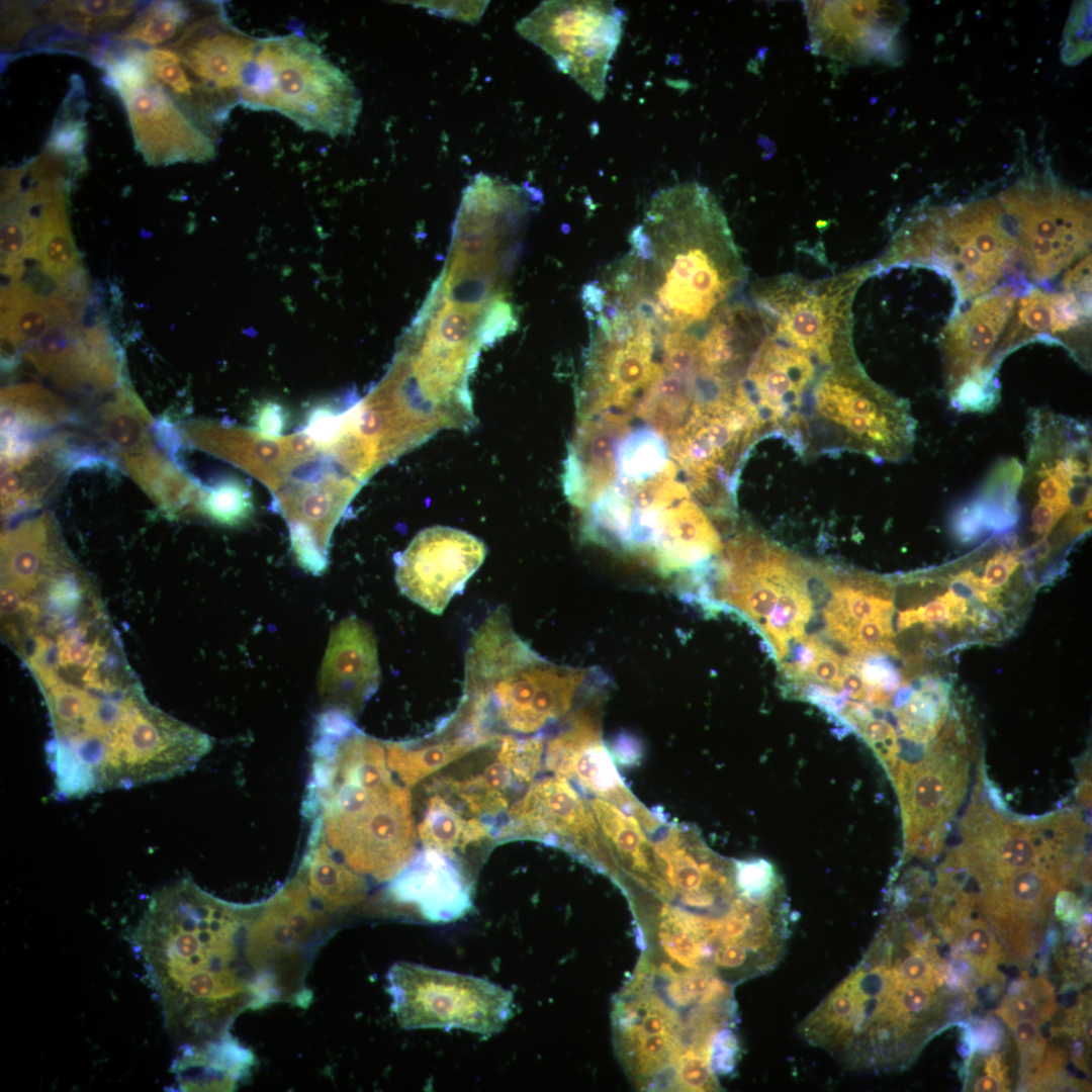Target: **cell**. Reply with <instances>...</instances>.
I'll return each mask as SVG.
<instances>
[{"label": "cell", "instance_id": "cell-1", "mask_svg": "<svg viewBox=\"0 0 1092 1092\" xmlns=\"http://www.w3.org/2000/svg\"><path fill=\"white\" fill-rule=\"evenodd\" d=\"M255 904H237L183 878L156 891L130 938L168 1033L182 1045L230 1034L258 1009L247 941Z\"/></svg>", "mask_w": 1092, "mask_h": 1092}, {"label": "cell", "instance_id": "cell-2", "mask_svg": "<svg viewBox=\"0 0 1092 1092\" xmlns=\"http://www.w3.org/2000/svg\"><path fill=\"white\" fill-rule=\"evenodd\" d=\"M40 690L53 725L47 762L60 800L165 781L211 749L208 735L152 705L128 668Z\"/></svg>", "mask_w": 1092, "mask_h": 1092}, {"label": "cell", "instance_id": "cell-3", "mask_svg": "<svg viewBox=\"0 0 1092 1092\" xmlns=\"http://www.w3.org/2000/svg\"><path fill=\"white\" fill-rule=\"evenodd\" d=\"M608 272L616 290L669 331L699 328L738 291L745 269L715 196L697 182L658 191Z\"/></svg>", "mask_w": 1092, "mask_h": 1092}, {"label": "cell", "instance_id": "cell-4", "mask_svg": "<svg viewBox=\"0 0 1092 1092\" xmlns=\"http://www.w3.org/2000/svg\"><path fill=\"white\" fill-rule=\"evenodd\" d=\"M315 738L321 833L355 873L391 881L415 856L417 837L411 795L393 780L385 743L352 722L334 724Z\"/></svg>", "mask_w": 1092, "mask_h": 1092}, {"label": "cell", "instance_id": "cell-5", "mask_svg": "<svg viewBox=\"0 0 1092 1092\" xmlns=\"http://www.w3.org/2000/svg\"><path fill=\"white\" fill-rule=\"evenodd\" d=\"M465 673V724L484 732L497 726L518 734L565 720L582 692L606 680L600 671L560 666L538 656L514 632L502 608L472 637Z\"/></svg>", "mask_w": 1092, "mask_h": 1092}, {"label": "cell", "instance_id": "cell-6", "mask_svg": "<svg viewBox=\"0 0 1092 1092\" xmlns=\"http://www.w3.org/2000/svg\"><path fill=\"white\" fill-rule=\"evenodd\" d=\"M238 99L245 107L277 111L303 129L332 138L352 133L362 108L351 79L296 31L259 38Z\"/></svg>", "mask_w": 1092, "mask_h": 1092}, {"label": "cell", "instance_id": "cell-7", "mask_svg": "<svg viewBox=\"0 0 1092 1092\" xmlns=\"http://www.w3.org/2000/svg\"><path fill=\"white\" fill-rule=\"evenodd\" d=\"M1091 452L1087 423L1042 408L1030 413L1018 500L1036 543L1050 546L1053 537L1054 550L1090 530Z\"/></svg>", "mask_w": 1092, "mask_h": 1092}, {"label": "cell", "instance_id": "cell-8", "mask_svg": "<svg viewBox=\"0 0 1092 1092\" xmlns=\"http://www.w3.org/2000/svg\"><path fill=\"white\" fill-rule=\"evenodd\" d=\"M915 427L909 404L874 382L853 358L821 372L806 411L802 446L900 462L913 450Z\"/></svg>", "mask_w": 1092, "mask_h": 1092}, {"label": "cell", "instance_id": "cell-9", "mask_svg": "<svg viewBox=\"0 0 1092 1092\" xmlns=\"http://www.w3.org/2000/svg\"><path fill=\"white\" fill-rule=\"evenodd\" d=\"M336 927V921L313 902L298 874L269 899L257 903L249 925L247 953L260 1008L274 1003L308 1006V971Z\"/></svg>", "mask_w": 1092, "mask_h": 1092}, {"label": "cell", "instance_id": "cell-10", "mask_svg": "<svg viewBox=\"0 0 1092 1092\" xmlns=\"http://www.w3.org/2000/svg\"><path fill=\"white\" fill-rule=\"evenodd\" d=\"M872 269L862 267L822 280L781 275L753 288L765 330L815 359L820 365L855 358L851 344V304Z\"/></svg>", "mask_w": 1092, "mask_h": 1092}, {"label": "cell", "instance_id": "cell-11", "mask_svg": "<svg viewBox=\"0 0 1092 1092\" xmlns=\"http://www.w3.org/2000/svg\"><path fill=\"white\" fill-rule=\"evenodd\" d=\"M391 1008L404 1029L462 1028L490 1036L511 1016L513 994L484 979L407 962L387 973Z\"/></svg>", "mask_w": 1092, "mask_h": 1092}, {"label": "cell", "instance_id": "cell-12", "mask_svg": "<svg viewBox=\"0 0 1092 1092\" xmlns=\"http://www.w3.org/2000/svg\"><path fill=\"white\" fill-rule=\"evenodd\" d=\"M624 12L612 1L541 2L516 25L593 99L606 93L610 62L620 43Z\"/></svg>", "mask_w": 1092, "mask_h": 1092}, {"label": "cell", "instance_id": "cell-13", "mask_svg": "<svg viewBox=\"0 0 1092 1092\" xmlns=\"http://www.w3.org/2000/svg\"><path fill=\"white\" fill-rule=\"evenodd\" d=\"M1077 814L1058 813L1040 820H1012L986 803H974L961 825V843L951 858L982 883L1033 866L1082 841Z\"/></svg>", "mask_w": 1092, "mask_h": 1092}, {"label": "cell", "instance_id": "cell-14", "mask_svg": "<svg viewBox=\"0 0 1092 1092\" xmlns=\"http://www.w3.org/2000/svg\"><path fill=\"white\" fill-rule=\"evenodd\" d=\"M947 729L922 759L900 763L893 774L900 798L906 852L927 857L941 848L946 828L968 783L965 747Z\"/></svg>", "mask_w": 1092, "mask_h": 1092}, {"label": "cell", "instance_id": "cell-15", "mask_svg": "<svg viewBox=\"0 0 1092 1092\" xmlns=\"http://www.w3.org/2000/svg\"><path fill=\"white\" fill-rule=\"evenodd\" d=\"M1013 303L1014 296L1007 291L979 297L944 331L945 388L951 406L959 412L986 413L997 404L995 372L1002 356L999 335Z\"/></svg>", "mask_w": 1092, "mask_h": 1092}, {"label": "cell", "instance_id": "cell-16", "mask_svg": "<svg viewBox=\"0 0 1092 1092\" xmlns=\"http://www.w3.org/2000/svg\"><path fill=\"white\" fill-rule=\"evenodd\" d=\"M259 38L234 27L221 8L194 15L169 47L202 94L215 121L239 103L244 72L255 58Z\"/></svg>", "mask_w": 1092, "mask_h": 1092}, {"label": "cell", "instance_id": "cell-17", "mask_svg": "<svg viewBox=\"0 0 1092 1092\" xmlns=\"http://www.w3.org/2000/svg\"><path fill=\"white\" fill-rule=\"evenodd\" d=\"M1016 191L1002 199L1021 242L1023 258L1036 278H1050L1078 257L1090 241V207L1054 190Z\"/></svg>", "mask_w": 1092, "mask_h": 1092}, {"label": "cell", "instance_id": "cell-18", "mask_svg": "<svg viewBox=\"0 0 1092 1092\" xmlns=\"http://www.w3.org/2000/svg\"><path fill=\"white\" fill-rule=\"evenodd\" d=\"M936 237L941 238L940 242L924 256L932 250L937 252V259L951 273L962 299L976 296L995 284L1016 247L1005 230L1000 208L993 201L974 204L946 219L941 235ZM931 244L935 243L913 249L900 264L912 263Z\"/></svg>", "mask_w": 1092, "mask_h": 1092}, {"label": "cell", "instance_id": "cell-19", "mask_svg": "<svg viewBox=\"0 0 1092 1092\" xmlns=\"http://www.w3.org/2000/svg\"><path fill=\"white\" fill-rule=\"evenodd\" d=\"M484 556L483 543L464 531L427 528L395 559V580L406 598L440 615L463 590Z\"/></svg>", "mask_w": 1092, "mask_h": 1092}, {"label": "cell", "instance_id": "cell-20", "mask_svg": "<svg viewBox=\"0 0 1092 1092\" xmlns=\"http://www.w3.org/2000/svg\"><path fill=\"white\" fill-rule=\"evenodd\" d=\"M819 365L794 346L765 336L743 382L768 433L777 430L801 443Z\"/></svg>", "mask_w": 1092, "mask_h": 1092}, {"label": "cell", "instance_id": "cell-21", "mask_svg": "<svg viewBox=\"0 0 1092 1092\" xmlns=\"http://www.w3.org/2000/svg\"><path fill=\"white\" fill-rule=\"evenodd\" d=\"M116 94L124 104L135 147L148 164L205 162L214 157L208 128L151 77Z\"/></svg>", "mask_w": 1092, "mask_h": 1092}, {"label": "cell", "instance_id": "cell-22", "mask_svg": "<svg viewBox=\"0 0 1092 1092\" xmlns=\"http://www.w3.org/2000/svg\"><path fill=\"white\" fill-rule=\"evenodd\" d=\"M13 17L2 20V39L33 50L80 47L129 22L145 6L136 1H53L14 4Z\"/></svg>", "mask_w": 1092, "mask_h": 1092}, {"label": "cell", "instance_id": "cell-23", "mask_svg": "<svg viewBox=\"0 0 1092 1092\" xmlns=\"http://www.w3.org/2000/svg\"><path fill=\"white\" fill-rule=\"evenodd\" d=\"M812 51L840 62L889 52L907 13L899 2L806 1Z\"/></svg>", "mask_w": 1092, "mask_h": 1092}, {"label": "cell", "instance_id": "cell-24", "mask_svg": "<svg viewBox=\"0 0 1092 1092\" xmlns=\"http://www.w3.org/2000/svg\"><path fill=\"white\" fill-rule=\"evenodd\" d=\"M508 817L502 836L555 837L609 871L616 870L589 804L564 778L555 776L535 782L512 806Z\"/></svg>", "mask_w": 1092, "mask_h": 1092}, {"label": "cell", "instance_id": "cell-25", "mask_svg": "<svg viewBox=\"0 0 1092 1092\" xmlns=\"http://www.w3.org/2000/svg\"><path fill=\"white\" fill-rule=\"evenodd\" d=\"M545 764L555 776L575 781L639 820L649 813L624 786L602 741L592 708H581L565 719V727L548 740Z\"/></svg>", "mask_w": 1092, "mask_h": 1092}, {"label": "cell", "instance_id": "cell-26", "mask_svg": "<svg viewBox=\"0 0 1092 1092\" xmlns=\"http://www.w3.org/2000/svg\"><path fill=\"white\" fill-rule=\"evenodd\" d=\"M380 682L373 631L356 616L342 620L331 632L322 661L317 691L327 710L356 717Z\"/></svg>", "mask_w": 1092, "mask_h": 1092}, {"label": "cell", "instance_id": "cell-27", "mask_svg": "<svg viewBox=\"0 0 1092 1092\" xmlns=\"http://www.w3.org/2000/svg\"><path fill=\"white\" fill-rule=\"evenodd\" d=\"M389 898L411 905L432 922H449L464 916L471 907L467 879L452 856L426 848L390 881Z\"/></svg>", "mask_w": 1092, "mask_h": 1092}, {"label": "cell", "instance_id": "cell-28", "mask_svg": "<svg viewBox=\"0 0 1092 1092\" xmlns=\"http://www.w3.org/2000/svg\"><path fill=\"white\" fill-rule=\"evenodd\" d=\"M821 574L832 593L823 616L826 632L834 640L846 646L859 623L892 617V595L886 582L872 575L836 572L826 565H822Z\"/></svg>", "mask_w": 1092, "mask_h": 1092}, {"label": "cell", "instance_id": "cell-29", "mask_svg": "<svg viewBox=\"0 0 1092 1092\" xmlns=\"http://www.w3.org/2000/svg\"><path fill=\"white\" fill-rule=\"evenodd\" d=\"M255 1064L254 1055L231 1034L182 1045L172 1071L182 1091H233Z\"/></svg>", "mask_w": 1092, "mask_h": 1092}, {"label": "cell", "instance_id": "cell-30", "mask_svg": "<svg viewBox=\"0 0 1092 1092\" xmlns=\"http://www.w3.org/2000/svg\"><path fill=\"white\" fill-rule=\"evenodd\" d=\"M589 806L610 852L615 853V862L619 860L623 870L649 891L659 897L670 898L654 847L640 821L633 814L600 797L592 800Z\"/></svg>", "mask_w": 1092, "mask_h": 1092}, {"label": "cell", "instance_id": "cell-31", "mask_svg": "<svg viewBox=\"0 0 1092 1092\" xmlns=\"http://www.w3.org/2000/svg\"><path fill=\"white\" fill-rule=\"evenodd\" d=\"M316 835L297 874L314 903L335 920L362 903L368 888L364 877L340 859L323 834Z\"/></svg>", "mask_w": 1092, "mask_h": 1092}, {"label": "cell", "instance_id": "cell-32", "mask_svg": "<svg viewBox=\"0 0 1092 1092\" xmlns=\"http://www.w3.org/2000/svg\"><path fill=\"white\" fill-rule=\"evenodd\" d=\"M506 735L497 739L494 760L474 776L445 782L447 792L474 816H496L511 809L517 789L528 786L515 768Z\"/></svg>", "mask_w": 1092, "mask_h": 1092}, {"label": "cell", "instance_id": "cell-33", "mask_svg": "<svg viewBox=\"0 0 1092 1092\" xmlns=\"http://www.w3.org/2000/svg\"><path fill=\"white\" fill-rule=\"evenodd\" d=\"M496 737L465 728L459 736L424 746L385 743L386 760L404 787L411 788L454 760L486 746Z\"/></svg>", "mask_w": 1092, "mask_h": 1092}, {"label": "cell", "instance_id": "cell-34", "mask_svg": "<svg viewBox=\"0 0 1092 1092\" xmlns=\"http://www.w3.org/2000/svg\"><path fill=\"white\" fill-rule=\"evenodd\" d=\"M812 569L813 564L805 561L801 569L782 586L778 601L761 628L769 639L774 655L780 661L788 654L790 640L803 636L805 624L812 615V600L807 590Z\"/></svg>", "mask_w": 1092, "mask_h": 1092}, {"label": "cell", "instance_id": "cell-35", "mask_svg": "<svg viewBox=\"0 0 1092 1092\" xmlns=\"http://www.w3.org/2000/svg\"><path fill=\"white\" fill-rule=\"evenodd\" d=\"M421 841L426 848L454 856L456 849H465L490 835L489 827L476 818L466 819L441 795L429 799L427 810L418 825Z\"/></svg>", "mask_w": 1092, "mask_h": 1092}, {"label": "cell", "instance_id": "cell-36", "mask_svg": "<svg viewBox=\"0 0 1092 1092\" xmlns=\"http://www.w3.org/2000/svg\"><path fill=\"white\" fill-rule=\"evenodd\" d=\"M191 7L180 1H155L144 8L110 40L156 48L174 41L193 18Z\"/></svg>", "mask_w": 1092, "mask_h": 1092}, {"label": "cell", "instance_id": "cell-37", "mask_svg": "<svg viewBox=\"0 0 1092 1092\" xmlns=\"http://www.w3.org/2000/svg\"><path fill=\"white\" fill-rule=\"evenodd\" d=\"M145 64L152 80L163 87L193 118L209 128L211 112L179 56L169 47L145 49Z\"/></svg>", "mask_w": 1092, "mask_h": 1092}, {"label": "cell", "instance_id": "cell-38", "mask_svg": "<svg viewBox=\"0 0 1092 1092\" xmlns=\"http://www.w3.org/2000/svg\"><path fill=\"white\" fill-rule=\"evenodd\" d=\"M896 709L902 736L913 743H925L935 737L943 724L946 698L939 686L925 685L912 692L908 700Z\"/></svg>", "mask_w": 1092, "mask_h": 1092}, {"label": "cell", "instance_id": "cell-39", "mask_svg": "<svg viewBox=\"0 0 1092 1092\" xmlns=\"http://www.w3.org/2000/svg\"><path fill=\"white\" fill-rule=\"evenodd\" d=\"M54 121L44 149L68 160L75 167L83 165L85 147V91L82 81L75 78Z\"/></svg>", "mask_w": 1092, "mask_h": 1092}, {"label": "cell", "instance_id": "cell-40", "mask_svg": "<svg viewBox=\"0 0 1092 1092\" xmlns=\"http://www.w3.org/2000/svg\"><path fill=\"white\" fill-rule=\"evenodd\" d=\"M201 509L221 525L238 526L252 516L255 508L248 485L238 478H226L205 491Z\"/></svg>", "mask_w": 1092, "mask_h": 1092}, {"label": "cell", "instance_id": "cell-41", "mask_svg": "<svg viewBox=\"0 0 1092 1092\" xmlns=\"http://www.w3.org/2000/svg\"><path fill=\"white\" fill-rule=\"evenodd\" d=\"M1048 987V983L1039 982L1035 983V987L1031 990L1012 991L1011 995L1004 1000L998 1013L1010 1027L1020 1021L1038 1024L1048 1020L1056 1009L1054 998L1040 1001L1052 994Z\"/></svg>", "mask_w": 1092, "mask_h": 1092}, {"label": "cell", "instance_id": "cell-42", "mask_svg": "<svg viewBox=\"0 0 1092 1092\" xmlns=\"http://www.w3.org/2000/svg\"><path fill=\"white\" fill-rule=\"evenodd\" d=\"M967 611L968 605L964 595L950 586L949 590L926 605L901 612L898 628L904 630L916 623L951 626L961 623Z\"/></svg>", "mask_w": 1092, "mask_h": 1092}, {"label": "cell", "instance_id": "cell-43", "mask_svg": "<svg viewBox=\"0 0 1092 1092\" xmlns=\"http://www.w3.org/2000/svg\"><path fill=\"white\" fill-rule=\"evenodd\" d=\"M892 639L891 618H876L856 625L846 647L850 649L851 655L856 657L883 652L897 655L898 651Z\"/></svg>", "mask_w": 1092, "mask_h": 1092}, {"label": "cell", "instance_id": "cell-44", "mask_svg": "<svg viewBox=\"0 0 1092 1092\" xmlns=\"http://www.w3.org/2000/svg\"><path fill=\"white\" fill-rule=\"evenodd\" d=\"M720 1085L709 1056L689 1053L682 1056L674 1068V1090L717 1091Z\"/></svg>", "mask_w": 1092, "mask_h": 1092}, {"label": "cell", "instance_id": "cell-45", "mask_svg": "<svg viewBox=\"0 0 1092 1092\" xmlns=\"http://www.w3.org/2000/svg\"><path fill=\"white\" fill-rule=\"evenodd\" d=\"M961 939L969 960L991 972L999 959V944L991 929L981 920H969L963 926Z\"/></svg>", "mask_w": 1092, "mask_h": 1092}, {"label": "cell", "instance_id": "cell-46", "mask_svg": "<svg viewBox=\"0 0 1092 1092\" xmlns=\"http://www.w3.org/2000/svg\"><path fill=\"white\" fill-rule=\"evenodd\" d=\"M30 235L14 213L1 209V263L23 262L28 258Z\"/></svg>", "mask_w": 1092, "mask_h": 1092}, {"label": "cell", "instance_id": "cell-47", "mask_svg": "<svg viewBox=\"0 0 1092 1092\" xmlns=\"http://www.w3.org/2000/svg\"><path fill=\"white\" fill-rule=\"evenodd\" d=\"M1018 312L1020 324L1032 333L1053 332L1054 308L1051 295L1033 290L1021 300Z\"/></svg>", "mask_w": 1092, "mask_h": 1092}, {"label": "cell", "instance_id": "cell-48", "mask_svg": "<svg viewBox=\"0 0 1092 1092\" xmlns=\"http://www.w3.org/2000/svg\"><path fill=\"white\" fill-rule=\"evenodd\" d=\"M822 642L815 636H802L795 639L793 647H789L788 660L782 663V669L787 678L792 680H804L814 665Z\"/></svg>", "mask_w": 1092, "mask_h": 1092}, {"label": "cell", "instance_id": "cell-49", "mask_svg": "<svg viewBox=\"0 0 1092 1092\" xmlns=\"http://www.w3.org/2000/svg\"><path fill=\"white\" fill-rule=\"evenodd\" d=\"M739 1056L738 1038L733 1027L720 1030L711 1048V1065L716 1076H727L734 1072Z\"/></svg>", "mask_w": 1092, "mask_h": 1092}, {"label": "cell", "instance_id": "cell-50", "mask_svg": "<svg viewBox=\"0 0 1092 1092\" xmlns=\"http://www.w3.org/2000/svg\"><path fill=\"white\" fill-rule=\"evenodd\" d=\"M251 421L258 434L276 438L288 426V412L278 402L265 400L256 405Z\"/></svg>", "mask_w": 1092, "mask_h": 1092}, {"label": "cell", "instance_id": "cell-51", "mask_svg": "<svg viewBox=\"0 0 1092 1092\" xmlns=\"http://www.w3.org/2000/svg\"><path fill=\"white\" fill-rule=\"evenodd\" d=\"M842 670L843 658L822 644L818 657L804 680L824 685L836 691L841 686Z\"/></svg>", "mask_w": 1092, "mask_h": 1092}, {"label": "cell", "instance_id": "cell-52", "mask_svg": "<svg viewBox=\"0 0 1092 1092\" xmlns=\"http://www.w3.org/2000/svg\"><path fill=\"white\" fill-rule=\"evenodd\" d=\"M1011 1028L1013 1029L1015 1039L1021 1049L1031 1050L1035 1048L1042 1050L1043 1039L1039 1034L1035 1023L1020 1021L1011 1026Z\"/></svg>", "mask_w": 1092, "mask_h": 1092}, {"label": "cell", "instance_id": "cell-53", "mask_svg": "<svg viewBox=\"0 0 1092 1092\" xmlns=\"http://www.w3.org/2000/svg\"><path fill=\"white\" fill-rule=\"evenodd\" d=\"M974 1045L981 1051H990L996 1049L999 1042V1031L997 1025L992 1023L991 1020L981 1021L973 1028Z\"/></svg>", "mask_w": 1092, "mask_h": 1092}, {"label": "cell", "instance_id": "cell-54", "mask_svg": "<svg viewBox=\"0 0 1092 1092\" xmlns=\"http://www.w3.org/2000/svg\"><path fill=\"white\" fill-rule=\"evenodd\" d=\"M1056 913L1061 919L1072 920V918L1076 916L1077 902L1071 893L1062 891L1058 894L1056 899Z\"/></svg>", "mask_w": 1092, "mask_h": 1092}, {"label": "cell", "instance_id": "cell-55", "mask_svg": "<svg viewBox=\"0 0 1092 1092\" xmlns=\"http://www.w3.org/2000/svg\"><path fill=\"white\" fill-rule=\"evenodd\" d=\"M1006 1083L998 1077L986 1074L979 1077L973 1087L976 1092H998L1006 1091Z\"/></svg>", "mask_w": 1092, "mask_h": 1092}, {"label": "cell", "instance_id": "cell-56", "mask_svg": "<svg viewBox=\"0 0 1092 1092\" xmlns=\"http://www.w3.org/2000/svg\"><path fill=\"white\" fill-rule=\"evenodd\" d=\"M985 1072L994 1075L1005 1082V1074L1000 1056H990L985 1063Z\"/></svg>", "mask_w": 1092, "mask_h": 1092}, {"label": "cell", "instance_id": "cell-57", "mask_svg": "<svg viewBox=\"0 0 1092 1092\" xmlns=\"http://www.w3.org/2000/svg\"><path fill=\"white\" fill-rule=\"evenodd\" d=\"M117 649H118V648H117ZM114 651H115V650H114ZM111 653H112V652H111ZM111 653H110V654H111ZM107 656H108V655H107ZM107 656H106V657H107ZM104 658H105V657H104ZM104 658H103V659H104ZM101 660H102V659H101ZM98 662H99V661H98ZM96 663H97V662H96ZM96 663H95V664H96ZM93 665H94V664H93ZM93 665H92V666H93ZM89 668H90V667H89ZM89 668H88V669H89ZM88 669H87V670H88ZM87 670H86V671H87Z\"/></svg>", "mask_w": 1092, "mask_h": 1092}]
</instances>
